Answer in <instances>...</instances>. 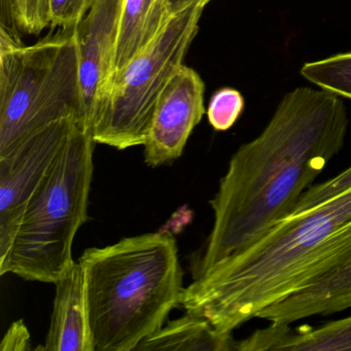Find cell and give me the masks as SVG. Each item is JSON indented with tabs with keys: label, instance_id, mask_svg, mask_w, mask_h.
<instances>
[{
	"label": "cell",
	"instance_id": "cell-1",
	"mask_svg": "<svg viewBox=\"0 0 351 351\" xmlns=\"http://www.w3.org/2000/svg\"><path fill=\"white\" fill-rule=\"evenodd\" d=\"M348 124L340 96L308 87L289 92L262 133L232 156L209 202L213 226L196 275L291 215L344 147Z\"/></svg>",
	"mask_w": 351,
	"mask_h": 351
},
{
	"label": "cell",
	"instance_id": "cell-2",
	"mask_svg": "<svg viewBox=\"0 0 351 351\" xmlns=\"http://www.w3.org/2000/svg\"><path fill=\"white\" fill-rule=\"evenodd\" d=\"M350 260L351 189L280 219L247 247L196 275L180 305L233 332Z\"/></svg>",
	"mask_w": 351,
	"mask_h": 351
},
{
	"label": "cell",
	"instance_id": "cell-3",
	"mask_svg": "<svg viewBox=\"0 0 351 351\" xmlns=\"http://www.w3.org/2000/svg\"><path fill=\"white\" fill-rule=\"evenodd\" d=\"M95 351H133L182 303L184 272L170 232L88 248L79 260Z\"/></svg>",
	"mask_w": 351,
	"mask_h": 351
},
{
	"label": "cell",
	"instance_id": "cell-4",
	"mask_svg": "<svg viewBox=\"0 0 351 351\" xmlns=\"http://www.w3.org/2000/svg\"><path fill=\"white\" fill-rule=\"evenodd\" d=\"M75 29L25 46L0 27V158L61 121H81Z\"/></svg>",
	"mask_w": 351,
	"mask_h": 351
},
{
	"label": "cell",
	"instance_id": "cell-5",
	"mask_svg": "<svg viewBox=\"0 0 351 351\" xmlns=\"http://www.w3.org/2000/svg\"><path fill=\"white\" fill-rule=\"evenodd\" d=\"M95 143L79 123L26 206L1 276L55 283L75 262L73 241L88 219Z\"/></svg>",
	"mask_w": 351,
	"mask_h": 351
},
{
	"label": "cell",
	"instance_id": "cell-6",
	"mask_svg": "<svg viewBox=\"0 0 351 351\" xmlns=\"http://www.w3.org/2000/svg\"><path fill=\"white\" fill-rule=\"evenodd\" d=\"M211 0H195L172 16L163 32L108 86L92 126L96 143L123 149L145 145L158 99L184 65Z\"/></svg>",
	"mask_w": 351,
	"mask_h": 351
},
{
	"label": "cell",
	"instance_id": "cell-7",
	"mask_svg": "<svg viewBox=\"0 0 351 351\" xmlns=\"http://www.w3.org/2000/svg\"><path fill=\"white\" fill-rule=\"evenodd\" d=\"M79 123L73 119L55 123L0 158V267L7 263L30 199Z\"/></svg>",
	"mask_w": 351,
	"mask_h": 351
},
{
	"label": "cell",
	"instance_id": "cell-8",
	"mask_svg": "<svg viewBox=\"0 0 351 351\" xmlns=\"http://www.w3.org/2000/svg\"><path fill=\"white\" fill-rule=\"evenodd\" d=\"M205 84L182 65L162 92L154 110L145 145V161L158 167L184 153L195 127L204 116Z\"/></svg>",
	"mask_w": 351,
	"mask_h": 351
},
{
	"label": "cell",
	"instance_id": "cell-9",
	"mask_svg": "<svg viewBox=\"0 0 351 351\" xmlns=\"http://www.w3.org/2000/svg\"><path fill=\"white\" fill-rule=\"evenodd\" d=\"M123 0H96L75 28L80 55V124L92 132L94 119L114 75Z\"/></svg>",
	"mask_w": 351,
	"mask_h": 351
},
{
	"label": "cell",
	"instance_id": "cell-10",
	"mask_svg": "<svg viewBox=\"0 0 351 351\" xmlns=\"http://www.w3.org/2000/svg\"><path fill=\"white\" fill-rule=\"evenodd\" d=\"M56 287L50 328L43 351H95L86 305L83 270L73 265L54 283Z\"/></svg>",
	"mask_w": 351,
	"mask_h": 351
},
{
	"label": "cell",
	"instance_id": "cell-11",
	"mask_svg": "<svg viewBox=\"0 0 351 351\" xmlns=\"http://www.w3.org/2000/svg\"><path fill=\"white\" fill-rule=\"evenodd\" d=\"M351 308V260L258 312L256 318L293 324L316 315H330Z\"/></svg>",
	"mask_w": 351,
	"mask_h": 351
},
{
	"label": "cell",
	"instance_id": "cell-12",
	"mask_svg": "<svg viewBox=\"0 0 351 351\" xmlns=\"http://www.w3.org/2000/svg\"><path fill=\"white\" fill-rule=\"evenodd\" d=\"M236 351H351V315L317 328L270 322L237 341Z\"/></svg>",
	"mask_w": 351,
	"mask_h": 351
},
{
	"label": "cell",
	"instance_id": "cell-13",
	"mask_svg": "<svg viewBox=\"0 0 351 351\" xmlns=\"http://www.w3.org/2000/svg\"><path fill=\"white\" fill-rule=\"evenodd\" d=\"M172 16L169 0H123L112 77L156 40Z\"/></svg>",
	"mask_w": 351,
	"mask_h": 351
},
{
	"label": "cell",
	"instance_id": "cell-14",
	"mask_svg": "<svg viewBox=\"0 0 351 351\" xmlns=\"http://www.w3.org/2000/svg\"><path fill=\"white\" fill-rule=\"evenodd\" d=\"M232 332L217 330L207 318L186 312L143 341L136 351H236Z\"/></svg>",
	"mask_w": 351,
	"mask_h": 351
},
{
	"label": "cell",
	"instance_id": "cell-15",
	"mask_svg": "<svg viewBox=\"0 0 351 351\" xmlns=\"http://www.w3.org/2000/svg\"><path fill=\"white\" fill-rule=\"evenodd\" d=\"M300 73L320 89L351 100V52L305 63Z\"/></svg>",
	"mask_w": 351,
	"mask_h": 351
},
{
	"label": "cell",
	"instance_id": "cell-16",
	"mask_svg": "<svg viewBox=\"0 0 351 351\" xmlns=\"http://www.w3.org/2000/svg\"><path fill=\"white\" fill-rule=\"evenodd\" d=\"M0 27L13 34H40L49 25L47 0H0Z\"/></svg>",
	"mask_w": 351,
	"mask_h": 351
},
{
	"label": "cell",
	"instance_id": "cell-17",
	"mask_svg": "<svg viewBox=\"0 0 351 351\" xmlns=\"http://www.w3.org/2000/svg\"><path fill=\"white\" fill-rule=\"evenodd\" d=\"M243 110L244 98L241 93L233 88H221L211 96L207 118L215 130L227 131L237 122Z\"/></svg>",
	"mask_w": 351,
	"mask_h": 351
},
{
	"label": "cell",
	"instance_id": "cell-18",
	"mask_svg": "<svg viewBox=\"0 0 351 351\" xmlns=\"http://www.w3.org/2000/svg\"><path fill=\"white\" fill-rule=\"evenodd\" d=\"M351 189V167L320 184L310 186L298 201L291 215L304 213ZM289 217V215H287Z\"/></svg>",
	"mask_w": 351,
	"mask_h": 351
},
{
	"label": "cell",
	"instance_id": "cell-19",
	"mask_svg": "<svg viewBox=\"0 0 351 351\" xmlns=\"http://www.w3.org/2000/svg\"><path fill=\"white\" fill-rule=\"evenodd\" d=\"M96 0H47L49 25L52 29H75Z\"/></svg>",
	"mask_w": 351,
	"mask_h": 351
},
{
	"label": "cell",
	"instance_id": "cell-20",
	"mask_svg": "<svg viewBox=\"0 0 351 351\" xmlns=\"http://www.w3.org/2000/svg\"><path fill=\"white\" fill-rule=\"evenodd\" d=\"M1 351H29L32 350L30 332L25 322L20 319L13 322L3 336Z\"/></svg>",
	"mask_w": 351,
	"mask_h": 351
},
{
	"label": "cell",
	"instance_id": "cell-21",
	"mask_svg": "<svg viewBox=\"0 0 351 351\" xmlns=\"http://www.w3.org/2000/svg\"><path fill=\"white\" fill-rule=\"evenodd\" d=\"M195 0H169L170 8H171L172 13H176L180 10L184 9L186 5L192 3Z\"/></svg>",
	"mask_w": 351,
	"mask_h": 351
}]
</instances>
